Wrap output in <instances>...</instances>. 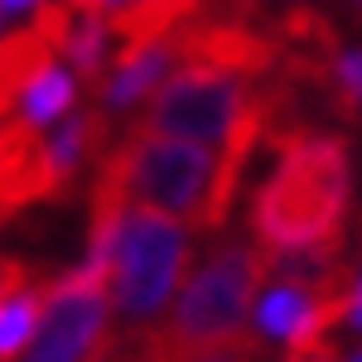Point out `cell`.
<instances>
[{
	"label": "cell",
	"instance_id": "6da1fadb",
	"mask_svg": "<svg viewBox=\"0 0 362 362\" xmlns=\"http://www.w3.org/2000/svg\"><path fill=\"white\" fill-rule=\"evenodd\" d=\"M247 160L208 155L203 145H184L150 131H126L107 145L97 179H92V208H150L174 213L189 227L218 232L237 203Z\"/></svg>",
	"mask_w": 362,
	"mask_h": 362
},
{
	"label": "cell",
	"instance_id": "7a4b0ae2",
	"mask_svg": "<svg viewBox=\"0 0 362 362\" xmlns=\"http://www.w3.org/2000/svg\"><path fill=\"white\" fill-rule=\"evenodd\" d=\"M353 150L334 131L300 126L276 140V169L251 198V237L266 256L348 242Z\"/></svg>",
	"mask_w": 362,
	"mask_h": 362
},
{
	"label": "cell",
	"instance_id": "3957f363",
	"mask_svg": "<svg viewBox=\"0 0 362 362\" xmlns=\"http://www.w3.org/2000/svg\"><path fill=\"white\" fill-rule=\"evenodd\" d=\"M271 121H276L271 78L256 83V78L223 73V68L179 63L169 73V83L140 107L136 131L184 136L194 145H218V155L251 165L256 145H266V136H271Z\"/></svg>",
	"mask_w": 362,
	"mask_h": 362
},
{
	"label": "cell",
	"instance_id": "277c9868",
	"mask_svg": "<svg viewBox=\"0 0 362 362\" xmlns=\"http://www.w3.org/2000/svg\"><path fill=\"white\" fill-rule=\"evenodd\" d=\"M194 237L150 208H92L87 261L107 276L116 309L131 324H150L184 285Z\"/></svg>",
	"mask_w": 362,
	"mask_h": 362
},
{
	"label": "cell",
	"instance_id": "5b68a950",
	"mask_svg": "<svg viewBox=\"0 0 362 362\" xmlns=\"http://www.w3.org/2000/svg\"><path fill=\"white\" fill-rule=\"evenodd\" d=\"M271 276V256L247 242H223L213 256L184 280L179 300L169 309V324H160L184 348H227L251 338L247 314L261 295V280Z\"/></svg>",
	"mask_w": 362,
	"mask_h": 362
},
{
	"label": "cell",
	"instance_id": "8992f818",
	"mask_svg": "<svg viewBox=\"0 0 362 362\" xmlns=\"http://www.w3.org/2000/svg\"><path fill=\"white\" fill-rule=\"evenodd\" d=\"M112 348L116 334L107 314V276L83 261L49 280L25 362H107Z\"/></svg>",
	"mask_w": 362,
	"mask_h": 362
},
{
	"label": "cell",
	"instance_id": "52a82bcc",
	"mask_svg": "<svg viewBox=\"0 0 362 362\" xmlns=\"http://www.w3.org/2000/svg\"><path fill=\"white\" fill-rule=\"evenodd\" d=\"M78 174L63 169L49 145V131L34 121H0V227L39 203H63Z\"/></svg>",
	"mask_w": 362,
	"mask_h": 362
},
{
	"label": "cell",
	"instance_id": "ba28073f",
	"mask_svg": "<svg viewBox=\"0 0 362 362\" xmlns=\"http://www.w3.org/2000/svg\"><path fill=\"white\" fill-rule=\"evenodd\" d=\"M174 68H179V29H174L169 39H155V44L121 49V54L112 58V68H107V78L97 83V107L107 116L145 107V102L169 83Z\"/></svg>",
	"mask_w": 362,
	"mask_h": 362
},
{
	"label": "cell",
	"instance_id": "9c48e42d",
	"mask_svg": "<svg viewBox=\"0 0 362 362\" xmlns=\"http://www.w3.org/2000/svg\"><path fill=\"white\" fill-rule=\"evenodd\" d=\"M58 49L44 39V29H10V34H0V121L5 112L15 107V102H25V92L49 68H54Z\"/></svg>",
	"mask_w": 362,
	"mask_h": 362
},
{
	"label": "cell",
	"instance_id": "30bf717a",
	"mask_svg": "<svg viewBox=\"0 0 362 362\" xmlns=\"http://www.w3.org/2000/svg\"><path fill=\"white\" fill-rule=\"evenodd\" d=\"M319 107L334 112L343 126H358L362 121V49H343L324 78V92H319Z\"/></svg>",
	"mask_w": 362,
	"mask_h": 362
},
{
	"label": "cell",
	"instance_id": "8fae6325",
	"mask_svg": "<svg viewBox=\"0 0 362 362\" xmlns=\"http://www.w3.org/2000/svg\"><path fill=\"white\" fill-rule=\"evenodd\" d=\"M73 102H78V78L73 73H63V68H49L39 83L25 92V121H34V126H49V121H58V116L73 112Z\"/></svg>",
	"mask_w": 362,
	"mask_h": 362
},
{
	"label": "cell",
	"instance_id": "7c38bea8",
	"mask_svg": "<svg viewBox=\"0 0 362 362\" xmlns=\"http://www.w3.org/2000/svg\"><path fill=\"white\" fill-rule=\"evenodd\" d=\"M39 309H44V285H39V290H25V295H15V300L0 305V362H15V353L34 338V329H39Z\"/></svg>",
	"mask_w": 362,
	"mask_h": 362
},
{
	"label": "cell",
	"instance_id": "4fadbf2b",
	"mask_svg": "<svg viewBox=\"0 0 362 362\" xmlns=\"http://www.w3.org/2000/svg\"><path fill=\"white\" fill-rule=\"evenodd\" d=\"M256 362H338V343L329 338V343H319V348H285L280 358H266V353H261Z\"/></svg>",
	"mask_w": 362,
	"mask_h": 362
},
{
	"label": "cell",
	"instance_id": "5bb4252c",
	"mask_svg": "<svg viewBox=\"0 0 362 362\" xmlns=\"http://www.w3.org/2000/svg\"><path fill=\"white\" fill-rule=\"evenodd\" d=\"M73 10H92V15H116V10H126V5H136V0H68Z\"/></svg>",
	"mask_w": 362,
	"mask_h": 362
},
{
	"label": "cell",
	"instance_id": "9a60e30c",
	"mask_svg": "<svg viewBox=\"0 0 362 362\" xmlns=\"http://www.w3.org/2000/svg\"><path fill=\"white\" fill-rule=\"evenodd\" d=\"M353 10H358V15H362V0H353Z\"/></svg>",
	"mask_w": 362,
	"mask_h": 362
},
{
	"label": "cell",
	"instance_id": "2e32d148",
	"mask_svg": "<svg viewBox=\"0 0 362 362\" xmlns=\"http://www.w3.org/2000/svg\"><path fill=\"white\" fill-rule=\"evenodd\" d=\"M353 362H362V353H358V358H353Z\"/></svg>",
	"mask_w": 362,
	"mask_h": 362
}]
</instances>
